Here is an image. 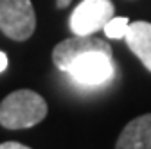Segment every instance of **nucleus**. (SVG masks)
<instances>
[{"label":"nucleus","instance_id":"obj_1","mask_svg":"<svg viewBox=\"0 0 151 149\" xmlns=\"http://www.w3.org/2000/svg\"><path fill=\"white\" fill-rule=\"evenodd\" d=\"M47 101L32 90H14L0 102V124L7 129H25L47 117Z\"/></svg>","mask_w":151,"mask_h":149},{"label":"nucleus","instance_id":"obj_2","mask_svg":"<svg viewBox=\"0 0 151 149\" xmlns=\"http://www.w3.org/2000/svg\"><path fill=\"white\" fill-rule=\"evenodd\" d=\"M36 29L31 0H0V31L14 42L29 40Z\"/></svg>","mask_w":151,"mask_h":149},{"label":"nucleus","instance_id":"obj_3","mask_svg":"<svg viewBox=\"0 0 151 149\" xmlns=\"http://www.w3.org/2000/svg\"><path fill=\"white\" fill-rule=\"evenodd\" d=\"M68 76L85 86L103 85L113 76V59L106 52H85L78 56L65 70Z\"/></svg>","mask_w":151,"mask_h":149},{"label":"nucleus","instance_id":"obj_4","mask_svg":"<svg viewBox=\"0 0 151 149\" xmlns=\"http://www.w3.org/2000/svg\"><path fill=\"white\" fill-rule=\"evenodd\" d=\"M115 13L111 0H83L72 11L70 29L74 34H92L101 31Z\"/></svg>","mask_w":151,"mask_h":149},{"label":"nucleus","instance_id":"obj_5","mask_svg":"<svg viewBox=\"0 0 151 149\" xmlns=\"http://www.w3.org/2000/svg\"><path fill=\"white\" fill-rule=\"evenodd\" d=\"M93 50L111 54V47L104 40L97 38V36H92V34H76L72 38H67V40L60 42L54 47L52 61L60 70L65 72L67 67L78 58V56H81L85 52H93Z\"/></svg>","mask_w":151,"mask_h":149},{"label":"nucleus","instance_id":"obj_6","mask_svg":"<svg viewBox=\"0 0 151 149\" xmlns=\"http://www.w3.org/2000/svg\"><path fill=\"white\" fill-rule=\"evenodd\" d=\"M115 149H151V113L128 122L117 138Z\"/></svg>","mask_w":151,"mask_h":149},{"label":"nucleus","instance_id":"obj_7","mask_svg":"<svg viewBox=\"0 0 151 149\" xmlns=\"http://www.w3.org/2000/svg\"><path fill=\"white\" fill-rule=\"evenodd\" d=\"M126 45L137 58L142 61V65L151 72V24L149 22H133L128 25V31L124 34Z\"/></svg>","mask_w":151,"mask_h":149},{"label":"nucleus","instance_id":"obj_8","mask_svg":"<svg viewBox=\"0 0 151 149\" xmlns=\"http://www.w3.org/2000/svg\"><path fill=\"white\" fill-rule=\"evenodd\" d=\"M128 25H129V20L126 16H113L111 20L103 27L104 34L111 40H121L124 38V34L128 31Z\"/></svg>","mask_w":151,"mask_h":149},{"label":"nucleus","instance_id":"obj_9","mask_svg":"<svg viewBox=\"0 0 151 149\" xmlns=\"http://www.w3.org/2000/svg\"><path fill=\"white\" fill-rule=\"evenodd\" d=\"M0 149H31V147L20 142H4V144H0Z\"/></svg>","mask_w":151,"mask_h":149},{"label":"nucleus","instance_id":"obj_10","mask_svg":"<svg viewBox=\"0 0 151 149\" xmlns=\"http://www.w3.org/2000/svg\"><path fill=\"white\" fill-rule=\"evenodd\" d=\"M7 63H9V61H7V56L0 50V72H4V70L7 68Z\"/></svg>","mask_w":151,"mask_h":149},{"label":"nucleus","instance_id":"obj_11","mask_svg":"<svg viewBox=\"0 0 151 149\" xmlns=\"http://www.w3.org/2000/svg\"><path fill=\"white\" fill-rule=\"evenodd\" d=\"M70 2H72V0H56V6H58L60 9H65Z\"/></svg>","mask_w":151,"mask_h":149}]
</instances>
